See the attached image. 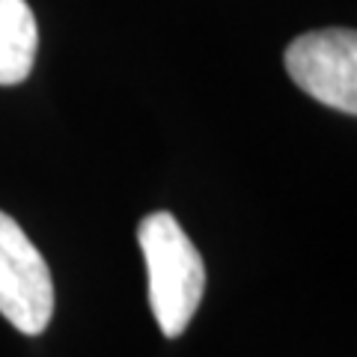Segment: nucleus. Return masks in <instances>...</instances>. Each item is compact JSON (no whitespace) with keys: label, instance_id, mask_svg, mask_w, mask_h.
<instances>
[{"label":"nucleus","instance_id":"obj_1","mask_svg":"<svg viewBox=\"0 0 357 357\" xmlns=\"http://www.w3.org/2000/svg\"><path fill=\"white\" fill-rule=\"evenodd\" d=\"M137 241L149 274V307L167 340L185 333L206 292V265L170 211L140 220Z\"/></svg>","mask_w":357,"mask_h":357},{"label":"nucleus","instance_id":"obj_2","mask_svg":"<svg viewBox=\"0 0 357 357\" xmlns=\"http://www.w3.org/2000/svg\"><path fill=\"white\" fill-rule=\"evenodd\" d=\"M0 316L36 337L54 316V280L36 244L18 220L0 211Z\"/></svg>","mask_w":357,"mask_h":357},{"label":"nucleus","instance_id":"obj_3","mask_svg":"<svg viewBox=\"0 0 357 357\" xmlns=\"http://www.w3.org/2000/svg\"><path fill=\"white\" fill-rule=\"evenodd\" d=\"M289 77L316 102L357 114V33L345 27L312 30L286 48Z\"/></svg>","mask_w":357,"mask_h":357},{"label":"nucleus","instance_id":"obj_4","mask_svg":"<svg viewBox=\"0 0 357 357\" xmlns=\"http://www.w3.org/2000/svg\"><path fill=\"white\" fill-rule=\"evenodd\" d=\"M39 27L27 0H0V86H15L36 63Z\"/></svg>","mask_w":357,"mask_h":357}]
</instances>
